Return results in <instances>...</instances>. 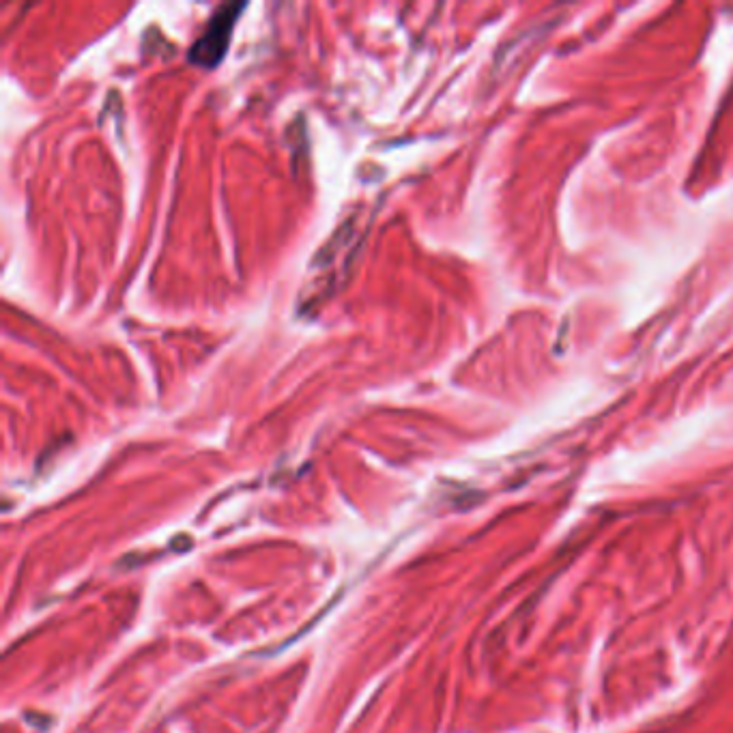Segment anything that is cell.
Returning <instances> with one entry per match:
<instances>
[{"mask_svg": "<svg viewBox=\"0 0 733 733\" xmlns=\"http://www.w3.org/2000/svg\"><path fill=\"white\" fill-rule=\"evenodd\" d=\"M243 9H246L243 3H226L218 7V11L211 16L205 33L200 35L194 46L190 48V54H188L190 63L198 67L213 69L224 59L228 43H231V37H233V28Z\"/></svg>", "mask_w": 733, "mask_h": 733, "instance_id": "1", "label": "cell"}]
</instances>
